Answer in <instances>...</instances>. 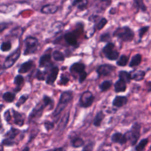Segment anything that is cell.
Returning a JSON list of instances; mask_svg holds the SVG:
<instances>
[{"label": "cell", "instance_id": "cell-46", "mask_svg": "<svg viewBox=\"0 0 151 151\" xmlns=\"http://www.w3.org/2000/svg\"><path fill=\"white\" fill-rule=\"evenodd\" d=\"M4 119H5L6 122H9L11 121L12 116H11V114L9 112V110H7L5 111L4 114Z\"/></svg>", "mask_w": 151, "mask_h": 151}, {"label": "cell", "instance_id": "cell-16", "mask_svg": "<svg viewBox=\"0 0 151 151\" xmlns=\"http://www.w3.org/2000/svg\"><path fill=\"white\" fill-rule=\"evenodd\" d=\"M85 68H86V66L83 63H75L71 65L70 68V71L74 76V75L76 74L79 75L82 72L84 71Z\"/></svg>", "mask_w": 151, "mask_h": 151}, {"label": "cell", "instance_id": "cell-54", "mask_svg": "<svg viewBox=\"0 0 151 151\" xmlns=\"http://www.w3.org/2000/svg\"><path fill=\"white\" fill-rule=\"evenodd\" d=\"M0 121H1V116H0Z\"/></svg>", "mask_w": 151, "mask_h": 151}, {"label": "cell", "instance_id": "cell-42", "mask_svg": "<svg viewBox=\"0 0 151 151\" xmlns=\"http://www.w3.org/2000/svg\"><path fill=\"white\" fill-rule=\"evenodd\" d=\"M1 145L2 146H12L15 145V142L14 140H11L8 138H5L1 142Z\"/></svg>", "mask_w": 151, "mask_h": 151}, {"label": "cell", "instance_id": "cell-37", "mask_svg": "<svg viewBox=\"0 0 151 151\" xmlns=\"http://www.w3.org/2000/svg\"><path fill=\"white\" fill-rule=\"evenodd\" d=\"M43 125H44L45 129L47 132H49L51 130H52V129H54V127L55 126L54 123L53 122L50 121V120H45L43 123Z\"/></svg>", "mask_w": 151, "mask_h": 151}, {"label": "cell", "instance_id": "cell-8", "mask_svg": "<svg viewBox=\"0 0 151 151\" xmlns=\"http://www.w3.org/2000/svg\"><path fill=\"white\" fill-rule=\"evenodd\" d=\"M114 43L109 42L103 48V52L109 60H116L119 56V52L114 49Z\"/></svg>", "mask_w": 151, "mask_h": 151}, {"label": "cell", "instance_id": "cell-28", "mask_svg": "<svg viewBox=\"0 0 151 151\" xmlns=\"http://www.w3.org/2000/svg\"><path fill=\"white\" fill-rule=\"evenodd\" d=\"M16 94L15 93H12L11 91L5 92L2 94V99L7 103H12L15 99Z\"/></svg>", "mask_w": 151, "mask_h": 151}, {"label": "cell", "instance_id": "cell-38", "mask_svg": "<svg viewBox=\"0 0 151 151\" xmlns=\"http://www.w3.org/2000/svg\"><path fill=\"white\" fill-rule=\"evenodd\" d=\"M107 24V19L105 18H101L99 22H97V24H96V25H95L97 28V29L98 30H101V29H103L104 26Z\"/></svg>", "mask_w": 151, "mask_h": 151}, {"label": "cell", "instance_id": "cell-29", "mask_svg": "<svg viewBox=\"0 0 151 151\" xmlns=\"http://www.w3.org/2000/svg\"><path fill=\"white\" fill-rule=\"evenodd\" d=\"M119 77L120 80L123 81L126 84L129 83L131 80L129 73L126 71H123V70L120 71L119 73Z\"/></svg>", "mask_w": 151, "mask_h": 151}, {"label": "cell", "instance_id": "cell-9", "mask_svg": "<svg viewBox=\"0 0 151 151\" xmlns=\"http://www.w3.org/2000/svg\"><path fill=\"white\" fill-rule=\"evenodd\" d=\"M115 67L112 65L104 64L99 65L96 70V72L97 73L99 77L107 76L110 75L115 70Z\"/></svg>", "mask_w": 151, "mask_h": 151}, {"label": "cell", "instance_id": "cell-45", "mask_svg": "<svg viewBox=\"0 0 151 151\" xmlns=\"http://www.w3.org/2000/svg\"><path fill=\"white\" fill-rule=\"evenodd\" d=\"M87 76V73H86V71L82 72L81 74L78 75V82L80 83H83V81L86 80Z\"/></svg>", "mask_w": 151, "mask_h": 151}, {"label": "cell", "instance_id": "cell-23", "mask_svg": "<svg viewBox=\"0 0 151 151\" xmlns=\"http://www.w3.org/2000/svg\"><path fill=\"white\" fill-rule=\"evenodd\" d=\"M114 91L116 93H121V92H124L126 91L127 86L125 82L119 79L115 82L114 84Z\"/></svg>", "mask_w": 151, "mask_h": 151}, {"label": "cell", "instance_id": "cell-4", "mask_svg": "<svg viewBox=\"0 0 151 151\" xmlns=\"http://www.w3.org/2000/svg\"><path fill=\"white\" fill-rule=\"evenodd\" d=\"M25 46L24 55H28L34 54L38 50V41L37 38L32 36H28L24 40Z\"/></svg>", "mask_w": 151, "mask_h": 151}, {"label": "cell", "instance_id": "cell-47", "mask_svg": "<svg viewBox=\"0 0 151 151\" xmlns=\"http://www.w3.org/2000/svg\"><path fill=\"white\" fill-rule=\"evenodd\" d=\"M9 23L8 22H0V33L3 32L5 29H6L8 27Z\"/></svg>", "mask_w": 151, "mask_h": 151}, {"label": "cell", "instance_id": "cell-24", "mask_svg": "<svg viewBox=\"0 0 151 151\" xmlns=\"http://www.w3.org/2000/svg\"><path fill=\"white\" fill-rule=\"evenodd\" d=\"M42 102L45 106V107H48L49 109L48 110H51L54 108V100L50 97L48 96L47 95H44L42 99Z\"/></svg>", "mask_w": 151, "mask_h": 151}, {"label": "cell", "instance_id": "cell-31", "mask_svg": "<svg viewBox=\"0 0 151 151\" xmlns=\"http://www.w3.org/2000/svg\"><path fill=\"white\" fill-rule=\"evenodd\" d=\"M53 58L57 61H63L65 59V56L63 52L58 50H55L52 54Z\"/></svg>", "mask_w": 151, "mask_h": 151}, {"label": "cell", "instance_id": "cell-51", "mask_svg": "<svg viewBox=\"0 0 151 151\" xmlns=\"http://www.w3.org/2000/svg\"><path fill=\"white\" fill-rule=\"evenodd\" d=\"M29 150H30L29 147L28 146H25V147L22 149V151H29Z\"/></svg>", "mask_w": 151, "mask_h": 151}, {"label": "cell", "instance_id": "cell-11", "mask_svg": "<svg viewBox=\"0 0 151 151\" xmlns=\"http://www.w3.org/2000/svg\"><path fill=\"white\" fill-rule=\"evenodd\" d=\"M110 139L113 143H118L120 145H124L127 142L124 133L123 134L119 132H116L113 133L110 137Z\"/></svg>", "mask_w": 151, "mask_h": 151}, {"label": "cell", "instance_id": "cell-7", "mask_svg": "<svg viewBox=\"0 0 151 151\" xmlns=\"http://www.w3.org/2000/svg\"><path fill=\"white\" fill-rule=\"evenodd\" d=\"M21 54V51L19 48H17L15 51L9 54L5 58L4 64H3V68L4 70L8 69L12 67L14 64L17 62V61L19 58Z\"/></svg>", "mask_w": 151, "mask_h": 151}, {"label": "cell", "instance_id": "cell-35", "mask_svg": "<svg viewBox=\"0 0 151 151\" xmlns=\"http://www.w3.org/2000/svg\"><path fill=\"white\" fill-rule=\"evenodd\" d=\"M128 61H129V57H127L126 55H122L118 59V60L116 62V64L119 66L123 67L127 65Z\"/></svg>", "mask_w": 151, "mask_h": 151}, {"label": "cell", "instance_id": "cell-12", "mask_svg": "<svg viewBox=\"0 0 151 151\" xmlns=\"http://www.w3.org/2000/svg\"><path fill=\"white\" fill-rule=\"evenodd\" d=\"M58 73L59 68L57 66L51 67V68L50 69V73L48 74L45 79L46 84H47L48 85H52L57 79Z\"/></svg>", "mask_w": 151, "mask_h": 151}, {"label": "cell", "instance_id": "cell-25", "mask_svg": "<svg viewBox=\"0 0 151 151\" xmlns=\"http://www.w3.org/2000/svg\"><path fill=\"white\" fill-rule=\"evenodd\" d=\"M142 61V55L140 54H136L134 55L129 63V67H134L139 65Z\"/></svg>", "mask_w": 151, "mask_h": 151}, {"label": "cell", "instance_id": "cell-44", "mask_svg": "<svg viewBox=\"0 0 151 151\" xmlns=\"http://www.w3.org/2000/svg\"><path fill=\"white\" fill-rule=\"evenodd\" d=\"M149 26H144L139 29V36L140 38H142L143 36L149 31Z\"/></svg>", "mask_w": 151, "mask_h": 151}, {"label": "cell", "instance_id": "cell-41", "mask_svg": "<svg viewBox=\"0 0 151 151\" xmlns=\"http://www.w3.org/2000/svg\"><path fill=\"white\" fill-rule=\"evenodd\" d=\"M111 40V35L109 32L102 34L100 37V42H109Z\"/></svg>", "mask_w": 151, "mask_h": 151}, {"label": "cell", "instance_id": "cell-5", "mask_svg": "<svg viewBox=\"0 0 151 151\" xmlns=\"http://www.w3.org/2000/svg\"><path fill=\"white\" fill-rule=\"evenodd\" d=\"M45 108L46 107L42 102V101L37 103L35 106L32 109L31 111L29 113L28 117V122L31 123L32 122H35L37 120L40 119L43 114Z\"/></svg>", "mask_w": 151, "mask_h": 151}, {"label": "cell", "instance_id": "cell-15", "mask_svg": "<svg viewBox=\"0 0 151 151\" xmlns=\"http://www.w3.org/2000/svg\"><path fill=\"white\" fill-rule=\"evenodd\" d=\"M51 55L44 54L41 56L39 60V66L40 67H49L52 66Z\"/></svg>", "mask_w": 151, "mask_h": 151}, {"label": "cell", "instance_id": "cell-32", "mask_svg": "<svg viewBox=\"0 0 151 151\" xmlns=\"http://www.w3.org/2000/svg\"><path fill=\"white\" fill-rule=\"evenodd\" d=\"M134 5L137 9H140L142 11H146L147 8L144 4L143 0H133Z\"/></svg>", "mask_w": 151, "mask_h": 151}, {"label": "cell", "instance_id": "cell-22", "mask_svg": "<svg viewBox=\"0 0 151 151\" xmlns=\"http://www.w3.org/2000/svg\"><path fill=\"white\" fill-rule=\"evenodd\" d=\"M104 117H105V114L103 111V110L99 111L95 115L94 118L93 119V125L97 127H100L101 126V124L103 120L104 119Z\"/></svg>", "mask_w": 151, "mask_h": 151}, {"label": "cell", "instance_id": "cell-53", "mask_svg": "<svg viewBox=\"0 0 151 151\" xmlns=\"http://www.w3.org/2000/svg\"><path fill=\"white\" fill-rule=\"evenodd\" d=\"M0 151H4V148L2 146H0Z\"/></svg>", "mask_w": 151, "mask_h": 151}, {"label": "cell", "instance_id": "cell-33", "mask_svg": "<svg viewBox=\"0 0 151 151\" xmlns=\"http://www.w3.org/2000/svg\"><path fill=\"white\" fill-rule=\"evenodd\" d=\"M28 98H29V95L28 94H24L21 95L15 104L16 107H17L18 108L20 107L22 105H23L27 101Z\"/></svg>", "mask_w": 151, "mask_h": 151}, {"label": "cell", "instance_id": "cell-1", "mask_svg": "<svg viewBox=\"0 0 151 151\" xmlns=\"http://www.w3.org/2000/svg\"><path fill=\"white\" fill-rule=\"evenodd\" d=\"M73 97V95L71 91H65L61 94L58 104L52 114L54 118H58L59 117L60 114L71 102Z\"/></svg>", "mask_w": 151, "mask_h": 151}, {"label": "cell", "instance_id": "cell-3", "mask_svg": "<svg viewBox=\"0 0 151 151\" xmlns=\"http://www.w3.org/2000/svg\"><path fill=\"white\" fill-rule=\"evenodd\" d=\"M113 35L117 37L123 41L129 42L133 40L134 32L128 26H123L117 28L113 32Z\"/></svg>", "mask_w": 151, "mask_h": 151}, {"label": "cell", "instance_id": "cell-2", "mask_svg": "<svg viewBox=\"0 0 151 151\" xmlns=\"http://www.w3.org/2000/svg\"><path fill=\"white\" fill-rule=\"evenodd\" d=\"M141 124L139 122H134L130 129L127 131L124 134L127 141H129L132 146H135L141 136Z\"/></svg>", "mask_w": 151, "mask_h": 151}, {"label": "cell", "instance_id": "cell-34", "mask_svg": "<svg viewBox=\"0 0 151 151\" xmlns=\"http://www.w3.org/2000/svg\"><path fill=\"white\" fill-rule=\"evenodd\" d=\"M12 48V44L11 41H4L0 45V50L2 52H6L9 51Z\"/></svg>", "mask_w": 151, "mask_h": 151}, {"label": "cell", "instance_id": "cell-26", "mask_svg": "<svg viewBox=\"0 0 151 151\" xmlns=\"http://www.w3.org/2000/svg\"><path fill=\"white\" fill-rule=\"evenodd\" d=\"M149 143L148 138H144L141 139L139 142L135 145L134 150L135 151H143L146 146Z\"/></svg>", "mask_w": 151, "mask_h": 151}, {"label": "cell", "instance_id": "cell-50", "mask_svg": "<svg viewBox=\"0 0 151 151\" xmlns=\"http://www.w3.org/2000/svg\"><path fill=\"white\" fill-rule=\"evenodd\" d=\"M98 18H99V16H96V15L91 16V17H90L88 19H89V21H90L91 22H96Z\"/></svg>", "mask_w": 151, "mask_h": 151}, {"label": "cell", "instance_id": "cell-43", "mask_svg": "<svg viewBox=\"0 0 151 151\" xmlns=\"http://www.w3.org/2000/svg\"><path fill=\"white\" fill-rule=\"evenodd\" d=\"M35 77L40 81L45 80V73L39 69H37L35 74Z\"/></svg>", "mask_w": 151, "mask_h": 151}, {"label": "cell", "instance_id": "cell-48", "mask_svg": "<svg viewBox=\"0 0 151 151\" xmlns=\"http://www.w3.org/2000/svg\"><path fill=\"white\" fill-rule=\"evenodd\" d=\"M71 4L73 6H76V5H78L82 3L83 2H84L86 0H70Z\"/></svg>", "mask_w": 151, "mask_h": 151}, {"label": "cell", "instance_id": "cell-52", "mask_svg": "<svg viewBox=\"0 0 151 151\" xmlns=\"http://www.w3.org/2000/svg\"><path fill=\"white\" fill-rule=\"evenodd\" d=\"M4 107V104H0V112L2 110V109H3Z\"/></svg>", "mask_w": 151, "mask_h": 151}, {"label": "cell", "instance_id": "cell-55", "mask_svg": "<svg viewBox=\"0 0 151 151\" xmlns=\"http://www.w3.org/2000/svg\"></svg>", "mask_w": 151, "mask_h": 151}, {"label": "cell", "instance_id": "cell-21", "mask_svg": "<svg viewBox=\"0 0 151 151\" xmlns=\"http://www.w3.org/2000/svg\"><path fill=\"white\" fill-rule=\"evenodd\" d=\"M71 146L74 148H79L85 145V142L83 138L80 136H74L70 140Z\"/></svg>", "mask_w": 151, "mask_h": 151}, {"label": "cell", "instance_id": "cell-10", "mask_svg": "<svg viewBox=\"0 0 151 151\" xmlns=\"http://www.w3.org/2000/svg\"><path fill=\"white\" fill-rule=\"evenodd\" d=\"M77 31H73L71 32H68L64 35V38L69 45L76 47L78 45L77 42Z\"/></svg>", "mask_w": 151, "mask_h": 151}, {"label": "cell", "instance_id": "cell-19", "mask_svg": "<svg viewBox=\"0 0 151 151\" xmlns=\"http://www.w3.org/2000/svg\"><path fill=\"white\" fill-rule=\"evenodd\" d=\"M34 65V62L32 60H28L23 63L19 67L18 72L20 74H25L28 72L32 67Z\"/></svg>", "mask_w": 151, "mask_h": 151}, {"label": "cell", "instance_id": "cell-13", "mask_svg": "<svg viewBox=\"0 0 151 151\" xmlns=\"http://www.w3.org/2000/svg\"><path fill=\"white\" fill-rule=\"evenodd\" d=\"M11 111L14 118V123L19 127H22L24 124L25 115L22 113L16 111L13 108H12Z\"/></svg>", "mask_w": 151, "mask_h": 151}, {"label": "cell", "instance_id": "cell-49", "mask_svg": "<svg viewBox=\"0 0 151 151\" xmlns=\"http://www.w3.org/2000/svg\"><path fill=\"white\" fill-rule=\"evenodd\" d=\"M51 151H66V150L64 147H58L53 149Z\"/></svg>", "mask_w": 151, "mask_h": 151}, {"label": "cell", "instance_id": "cell-27", "mask_svg": "<svg viewBox=\"0 0 151 151\" xmlns=\"http://www.w3.org/2000/svg\"><path fill=\"white\" fill-rule=\"evenodd\" d=\"M20 130L14 128V127H11L9 131L7 132V133L5 134V136L6 137V138H8L11 140H14L16 137L17 135L19 134L20 133Z\"/></svg>", "mask_w": 151, "mask_h": 151}, {"label": "cell", "instance_id": "cell-20", "mask_svg": "<svg viewBox=\"0 0 151 151\" xmlns=\"http://www.w3.org/2000/svg\"><path fill=\"white\" fill-rule=\"evenodd\" d=\"M24 83V78L21 74L17 75L14 80V84L16 86L15 88H14V91L15 93L19 92L21 90V87Z\"/></svg>", "mask_w": 151, "mask_h": 151}, {"label": "cell", "instance_id": "cell-17", "mask_svg": "<svg viewBox=\"0 0 151 151\" xmlns=\"http://www.w3.org/2000/svg\"><path fill=\"white\" fill-rule=\"evenodd\" d=\"M130 79L134 81H139L142 80L145 76V72L141 70H133L129 73Z\"/></svg>", "mask_w": 151, "mask_h": 151}, {"label": "cell", "instance_id": "cell-39", "mask_svg": "<svg viewBox=\"0 0 151 151\" xmlns=\"http://www.w3.org/2000/svg\"><path fill=\"white\" fill-rule=\"evenodd\" d=\"M69 81H70V78L67 76H66L64 74H63L61 75L60 79L59 81V84L60 85L65 86L66 84H67L68 83Z\"/></svg>", "mask_w": 151, "mask_h": 151}, {"label": "cell", "instance_id": "cell-14", "mask_svg": "<svg viewBox=\"0 0 151 151\" xmlns=\"http://www.w3.org/2000/svg\"><path fill=\"white\" fill-rule=\"evenodd\" d=\"M127 101H128V99L126 96H115V97L113 99L112 101V105L115 107L120 108L126 105V104L127 103Z\"/></svg>", "mask_w": 151, "mask_h": 151}, {"label": "cell", "instance_id": "cell-36", "mask_svg": "<svg viewBox=\"0 0 151 151\" xmlns=\"http://www.w3.org/2000/svg\"><path fill=\"white\" fill-rule=\"evenodd\" d=\"M24 32V29L21 27H18L11 30V34L12 36H16L18 37H20L22 33Z\"/></svg>", "mask_w": 151, "mask_h": 151}, {"label": "cell", "instance_id": "cell-40", "mask_svg": "<svg viewBox=\"0 0 151 151\" xmlns=\"http://www.w3.org/2000/svg\"><path fill=\"white\" fill-rule=\"evenodd\" d=\"M94 142H90L87 144L83 146V148L81 151H93L94 147Z\"/></svg>", "mask_w": 151, "mask_h": 151}, {"label": "cell", "instance_id": "cell-18", "mask_svg": "<svg viewBox=\"0 0 151 151\" xmlns=\"http://www.w3.org/2000/svg\"><path fill=\"white\" fill-rule=\"evenodd\" d=\"M58 7L52 4H48L44 5L41 8V12L45 14H53L58 11Z\"/></svg>", "mask_w": 151, "mask_h": 151}, {"label": "cell", "instance_id": "cell-30", "mask_svg": "<svg viewBox=\"0 0 151 151\" xmlns=\"http://www.w3.org/2000/svg\"><path fill=\"white\" fill-rule=\"evenodd\" d=\"M112 86V81L110 80H105L99 84V87L101 91L104 92L107 91Z\"/></svg>", "mask_w": 151, "mask_h": 151}, {"label": "cell", "instance_id": "cell-6", "mask_svg": "<svg viewBox=\"0 0 151 151\" xmlns=\"http://www.w3.org/2000/svg\"><path fill=\"white\" fill-rule=\"evenodd\" d=\"M95 97L93 96L91 91L86 90L81 93L79 98V104L82 108L90 107L94 101Z\"/></svg>", "mask_w": 151, "mask_h": 151}]
</instances>
